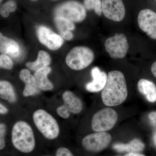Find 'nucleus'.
Listing matches in <instances>:
<instances>
[{
	"label": "nucleus",
	"instance_id": "nucleus-1",
	"mask_svg": "<svg viewBox=\"0 0 156 156\" xmlns=\"http://www.w3.org/2000/svg\"><path fill=\"white\" fill-rule=\"evenodd\" d=\"M106 86L101 94L102 102L107 106H116L123 103L128 97L125 76L119 71L108 73Z\"/></svg>",
	"mask_w": 156,
	"mask_h": 156
},
{
	"label": "nucleus",
	"instance_id": "nucleus-2",
	"mask_svg": "<svg viewBox=\"0 0 156 156\" xmlns=\"http://www.w3.org/2000/svg\"><path fill=\"white\" fill-rule=\"evenodd\" d=\"M11 141L17 150L29 153L35 147L36 142L32 128L24 121H18L13 126L11 131Z\"/></svg>",
	"mask_w": 156,
	"mask_h": 156
},
{
	"label": "nucleus",
	"instance_id": "nucleus-3",
	"mask_svg": "<svg viewBox=\"0 0 156 156\" xmlns=\"http://www.w3.org/2000/svg\"><path fill=\"white\" fill-rule=\"evenodd\" d=\"M33 119L38 130L45 138L54 140L58 137L60 132L58 123L48 112L41 109L37 110L33 115Z\"/></svg>",
	"mask_w": 156,
	"mask_h": 156
},
{
	"label": "nucleus",
	"instance_id": "nucleus-4",
	"mask_svg": "<svg viewBox=\"0 0 156 156\" xmlns=\"http://www.w3.org/2000/svg\"><path fill=\"white\" fill-rule=\"evenodd\" d=\"M94 58V53L90 48L80 46L70 51L66 58V62L71 69L81 70L88 67Z\"/></svg>",
	"mask_w": 156,
	"mask_h": 156
},
{
	"label": "nucleus",
	"instance_id": "nucleus-5",
	"mask_svg": "<svg viewBox=\"0 0 156 156\" xmlns=\"http://www.w3.org/2000/svg\"><path fill=\"white\" fill-rule=\"evenodd\" d=\"M116 112L111 108H105L93 116L91 126L95 132H105L113 128L118 121Z\"/></svg>",
	"mask_w": 156,
	"mask_h": 156
},
{
	"label": "nucleus",
	"instance_id": "nucleus-6",
	"mask_svg": "<svg viewBox=\"0 0 156 156\" xmlns=\"http://www.w3.org/2000/svg\"><path fill=\"white\" fill-rule=\"evenodd\" d=\"M55 14L56 17H63L75 22H82L87 16L85 7L75 1H69L58 6Z\"/></svg>",
	"mask_w": 156,
	"mask_h": 156
},
{
	"label": "nucleus",
	"instance_id": "nucleus-7",
	"mask_svg": "<svg viewBox=\"0 0 156 156\" xmlns=\"http://www.w3.org/2000/svg\"><path fill=\"white\" fill-rule=\"evenodd\" d=\"M105 47L111 58H122L128 53L129 44L124 34H117L107 39L105 43Z\"/></svg>",
	"mask_w": 156,
	"mask_h": 156
},
{
	"label": "nucleus",
	"instance_id": "nucleus-8",
	"mask_svg": "<svg viewBox=\"0 0 156 156\" xmlns=\"http://www.w3.org/2000/svg\"><path fill=\"white\" fill-rule=\"evenodd\" d=\"M111 135L105 132H96L89 134L83 139L82 144L85 150L98 152L106 148L111 142Z\"/></svg>",
	"mask_w": 156,
	"mask_h": 156
},
{
	"label": "nucleus",
	"instance_id": "nucleus-9",
	"mask_svg": "<svg viewBox=\"0 0 156 156\" xmlns=\"http://www.w3.org/2000/svg\"><path fill=\"white\" fill-rule=\"evenodd\" d=\"M102 13L108 19L120 22L126 15V9L122 0H102Z\"/></svg>",
	"mask_w": 156,
	"mask_h": 156
},
{
	"label": "nucleus",
	"instance_id": "nucleus-10",
	"mask_svg": "<svg viewBox=\"0 0 156 156\" xmlns=\"http://www.w3.org/2000/svg\"><path fill=\"white\" fill-rule=\"evenodd\" d=\"M140 28L151 38L156 40V13L149 9L141 10L137 17Z\"/></svg>",
	"mask_w": 156,
	"mask_h": 156
},
{
	"label": "nucleus",
	"instance_id": "nucleus-11",
	"mask_svg": "<svg viewBox=\"0 0 156 156\" xmlns=\"http://www.w3.org/2000/svg\"><path fill=\"white\" fill-rule=\"evenodd\" d=\"M37 32L40 42L50 50H58L63 44L62 38L46 27H39Z\"/></svg>",
	"mask_w": 156,
	"mask_h": 156
},
{
	"label": "nucleus",
	"instance_id": "nucleus-12",
	"mask_svg": "<svg viewBox=\"0 0 156 156\" xmlns=\"http://www.w3.org/2000/svg\"><path fill=\"white\" fill-rule=\"evenodd\" d=\"M93 80L86 85V89L90 92H97L103 90L106 86L108 76L99 68L95 67L91 71Z\"/></svg>",
	"mask_w": 156,
	"mask_h": 156
},
{
	"label": "nucleus",
	"instance_id": "nucleus-13",
	"mask_svg": "<svg viewBox=\"0 0 156 156\" xmlns=\"http://www.w3.org/2000/svg\"><path fill=\"white\" fill-rule=\"evenodd\" d=\"M19 77L25 84L23 94L25 97L32 96L39 93V89L37 87L34 77L32 75L27 69H23L19 73Z\"/></svg>",
	"mask_w": 156,
	"mask_h": 156
},
{
	"label": "nucleus",
	"instance_id": "nucleus-14",
	"mask_svg": "<svg viewBox=\"0 0 156 156\" xmlns=\"http://www.w3.org/2000/svg\"><path fill=\"white\" fill-rule=\"evenodd\" d=\"M0 51L4 54H8L13 58H16L20 53L18 44L14 40L8 38L1 33L0 34Z\"/></svg>",
	"mask_w": 156,
	"mask_h": 156
},
{
	"label": "nucleus",
	"instance_id": "nucleus-15",
	"mask_svg": "<svg viewBox=\"0 0 156 156\" xmlns=\"http://www.w3.org/2000/svg\"><path fill=\"white\" fill-rule=\"evenodd\" d=\"M51 71V68H44L36 71L34 74L35 80L39 89L43 91H49L53 89L52 83L48 78V75Z\"/></svg>",
	"mask_w": 156,
	"mask_h": 156
},
{
	"label": "nucleus",
	"instance_id": "nucleus-16",
	"mask_svg": "<svg viewBox=\"0 0 156 156\" xmlns=\"http://www.w3.org/2000/svg\"><path fill=\"white\" fill-rule=\"evenodd\" d=\"M137 89L150 102L156 101V86L153 82L146 79H140L137 83Z\"/></svg>",
	"mask_w": 156,
	"mask_h": 156
},
{
	"label": "nucleus",
	"instance_id": "nucleus-17",
	"mask_svg": "<svg viewBox=\"0 0 156 156\" xmlns=\"http://www.w3.org/2000/svg\"><path fill=\"white\" fill-rule=\"evenodd\" d=\"M62 99L64 104L68 107L71 113L78 114L83 110L82 101L73 92L66 91L62 95Z\"/></svg>",
	"mask_w": 156,
	"mask_h": 156
},
{
	"label": "nucleus",
	"instance_id": "nucleus-18",
	"mask_svg": "<svg viewBox=\"0 0 156 156\" xmlns=\"http://www.w3.org/2000/svg\"><path fill=\"white\" fill-rule=\"evenodd\" d=\"M145 145L140 140L134 138L128 144L117 143L113 145L114 150L119 152L138 153L144 150Z\"/></svg>",
	"mask_w": 156,
	"mask_h": 156
},
{
	"label": "nucleus",
	"instance_id": "nucleus-19",
	"mask_svg": "<svg viewBox=\"0 0 156 156\" xmlns=\"http://www.w3.org/2000/svg\"><path fill=\"white\" fill-rule=\"evenodd\" d=\"M54 20L59 31L60 36L66 40H71L73 39V36L71 30H73L75 29L74 24L73 22L60 17H56Z\"/></svg>",
	"mask_w": 156,
	"mask_h": 156
},
{
	"label": "nucleus",
	"instance_id": "nucleus-20",
	"mask_svg": "<svg viewBox=\"0 0 156 156\" xmlns=\"http://www.w3.org/2000/svg\"><path fill=\"white\" fill-rule=\"evenodd\" d=\"M51 63V58L49 53L44 50L39 51L37 58L35 61L28 62L26 66L29 69L36 71L48 67Z\"/></svg>",
	"mask_w": 156,
	"mask_h": 156
},
{
	"label": "nucleus",
	"instance_id": "nucleus-21",
	"mask_svg": "<svg viewBox=\"0 0 156 156\" xmlns=\"http://www.w3.org/2000/svg\"><path fill=\"white\" fill-rule=\"evenodd\" d=\"M0 96L2 99L10 103H14L17 100V97L14 88L11 84L7 81L0 82Z\"/></svg>",
	"mask_w": 156,
	"mask_h": 156
},
{
	"label": "nucleus",
	"instance_id": "nucleus-22",
	"mask_svg": "<svg viewBox=\"0 0 156 156\" xmlns=\"http://www.w3.org/2000/svg\"><path fill=\"white\" fill-rule=\"evenodd\" d=\"M84 7L88 10H93L98 16L102 14V1L101 0H84Z\"/></svg>",
	"mask_w": 156,
	"mask_h": 156
},
{
	"label": "nucleus",
	"instance_id": "nucleus-23",
	"mask_svg": "<svg viewBox=\"0 0 156 156\" xmlns=\"http://www.w3.org/2000/svg\"><path fill=\"white\" fill-rule=\"evenodd\" d=\"M17 9V5L13 0H9L3 4L1 8V15L4 17H9L10 13L14 12Z\"/></svg>",
	"mask_w": 156,
	"mask_h": 156
},
{
	"label": "nucleus",
	"instance_id": "nucleus-24",
	"mask_svg": "<svg viewBox=\"0 0 156 156\" xmlns=\"http://www.w3.org/2000/svg\"><path fill=\"white\" fill-rule=\"evenodd\" d=\"M13 66L12 60L6 54H2L0 56V67L6 69H11Z\"/></svg>",
	"mask_w": 156,
	"mask_h": 156
},
{
	"label": "nucleus",
	"instance_id": "nucleus-25",
	"mask_svg": "<svg viewBox=\"0 0 156 156\" xmlns=\"http://www.w3.org/2000/svg\"><path fill=\"white\" fill-rule=\"evenodd\" d=\"M56 112L58 116L64 119H68L71 114L68 107L65 104L57 108Z\"/></svg>",
	"mask_w": 156,
	"mask_h": 156
},
{
	"label": "nucleus",
	"instance_id": "nucleus-26",
	"mask_svg": "<svg viewBox=\"0 0 156 156\" xmlns=\"http://www.w3.org/2000/svg\"><path fill=\"white\" fill-rule=\"evenodd\" d=\"M6 127L4 123L0 124V149L2 150L5 146V136Z\"/></svg>",
	"mask_w": 156,
	"mask_h": 156
},
{
	"label": "nucleus",
	"instance_id": "nucleus-27",
	"mask_svg": "<svg viewBox=\"0 0 156 156\" xmlns=\"http://www.w3.org/2000/svg\"><path fill=\"white\" fill-rule=\"evenodd\" d=\"M56 156H74L72 153L66 147L58 148L56 152Z\"/></svg>",
	"mask_w": 156,
	"mask_h": 156
},
{
	"label": "nucleus",
	"instance_id": "nucleus-28",
	"mask_svg": "<svg viewBox=\"0 0 156 156\" xmlns=\"http://www.w3.org/2000/svg\"><path fill=\"white\" fill-rule=\"evenodd\" d=\"M150 121L155 127H156V112H151L148 115Z\"/></svg>",
	"mask_w": 156,
	"mask_h": 156
},
{
	"label": "nucleus",
	"instance_id": "nucleus-29",
	"mask_svg": "<svg viewBox=\"0 0 156 156\" xmlns=\"http://www.w3.org/2000/svg\"><path fill=\"white\" fill-rule=\"evenodd\" d=\"M8 108L2 104H0V113L2 115L6 114L8 112Z\"/></svg>",
	"mask_w": 156,
	"mask_h": 156
},
{
	"label": "nucleus",
	"instance_id": "nucleus-30",
	"mask_svg": "<svg viewBox=\"0 0 156 156\" xmlns=\"http://www.w3.org/2000/svg\"><path fill=\"white\" fill-rule=\"evenodd\" d=\"M151 71L154 76L156 78V61L154 62L152 65Z\"/></svg>",
	"mask_w": 156,
	"mask_h": 156
},
{
	"label": "nucleus",
	"instance_id": "nucleus-31",
	"mask_svg": "<svg viewBox=\"0 0 156 156\" xmlns=\"http://www.w3.org/2000/svg\"><path fill=\"white\" fill-rule=\"evenodd\" d=\"M124 156H145L142 154L138 153H129Z\"/></svg>",
	"mask_w": 156,
	"mask_h": 156
},
{
	"label": "nucleus",
	"instance_id": "nucleus-32",
	"mask_svg": "<svg viewBox=\"0 0 156 156\" xmlns=\"http://www.w3.org/2000/svg\"><path fill=\"white\" fill-rule=\"evenodd\" d=\"M154 140L155 144L156 145V133L155 134L154 136Z\"/></svg>",
	"mask_w": 156,
	"mask_h": 156
},
{
	"label": "nucleus",
	"instance_id": "nucleus-33",
	"mask_svg": "<svg viewBox=\"0 0 156 156\" xmlns=\"http://www.w3.org/2000/svg\"><path fill=\"white\" fill-rule=\"evenodd\" d=\"M3 0H0V2H1V3L2 2Z\"/></svg>",
	"mask_w": 156,
	"mask_h": 156
},
{
	"label": "nucleus",
	"instance_id": "nucleus-34",
	"mask_svg": "<svg viewBox=\"0 0 156 156\" xmlns=\"http://www.w3.org/2000/svg\"><path fill=\"white\" fill-rule=\"evenodd\" d=\"M31 1H37V0H31Z\"/></svg>",
	"mask_w": 156,
	"mask_h": 156
},
{
	"label": "nucleus",
	"instance_id": "nucleus-35",
	"mask_svg": "<svg viewBox=\"0 0 156 156\" xmlns=\"http://www.w3.org/2000/svg\"></svg>",
	"mask_w": 156,
	"mask_h": 156
}]
</instances>
